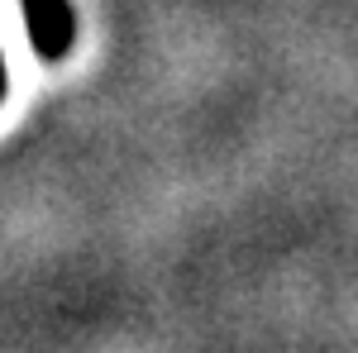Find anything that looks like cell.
I'll list each match as a JSON object with an SVG mask.
<instances>
[{"label": "cell", "mask_w": 358, "mask_h": 353, "mask_svg": "<svg viewBox=\"0 0 358 353\" xmlns=\"http://www.w3.org/2000/svg\"><path fill=\"white\" fill-rule=\"evenodd\" d=\"M20 15L29 24V43L43 62H62L77 48V10L72 0H20Z\"/></svg>", "instance_id": "cell-1"}, {"label": "cell", "mask_w": 358, "mask_h": 353, "mask_svg": "<svg viewBox=\"0 0 358 353\" xmlns=\"http://www.w3.org/2000/svg\"><path fill=\"white\" fill-rule=\"evenodd\" d=\"M5 91H10V72H5V48H0V106H5Z\"/></svg>", "instance_id": "cell-2"}]
</instances>
